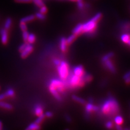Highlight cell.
Segmentation results:
<instances>
[{"mask_svg": "<svg viewBox=\"0 0 130 130\" xmlns=\"http://www.w3.org/2000/svg\"><path fill=\"white\" fill-rule=\"evenodd\" d=\"M99 109L104 115L112 117L116 116L119 112L120 107L116 99L109 96L104 101Z\"/></svg>", "mask_w": 130, "mask_h": 130, "instance_id": "obj_1", "label": "cell"}, {"mask_svg": "<svg viewBox=\"0 0 130 130\" xmlns=\"http://www.w3.org/2000/svg\"><path fill=\"white\" fill-rule=\"evenodd\" d=\"M103 17L101 13H97L95 15L86 22L83 24V34L93 35L95 34L98 26V23Z\"/></svg>", "mask_w": 130, "mask_h": 130, "instance_id": "obj_2", "label": "cell"}, {"mask_svg": "<svg viewBox=\"0 0 130 130\" xmlns=\"http://www.w3.org/2000/svg\"><path fill=\"white\" fill-rule=\"evenodd\" d=\"M86 84L83 77L77 76L73 73H71L68 78L67 84L68 86L72 88L82 87Z\"/></svg>", "mask_w": 130, "mask_h": 130, "instance_id": "obj_3", "label": "cell"}, {"mask_svg": "<svg viewBox=\"0 0 130 130\" xmlns=\"http://www.w3.org/2000/svg\"><path fill=\"white\" fill-rule=\"evenodd\" d=\"M58 72L61 79H66L69 75V66L68 63L62 61H61L60 64L58 66Z\"/></svg>", "mask_w": 130, "mask_h": 130, "instance_id": "obj_4", "label": "cell"}, {"mask_svg": "<svg viewBox=\"0 0 130 130\" xmlns=\"http://www.w3.org/2000/svg\"><path fill=\"white\" fill-rule=\"evenodd\" d=\"M50 85L55 87L58 92L61 93L63 92L65 88V84L63 82L62 79H53L51 81Z\"/></svg>", "mask_w": 130, "mask_h": 130, "instance_id": "obj_5", "label": "cell"}, {"mask_svg": "<svg viewBox=\"0 0 130 130\" xmlns=\"http://www.w3.org/2000/svg\"><path fill=\"white\" fill-rule=\"evenodd\" d=\"M112 58H109L105 60L102 61V63L104 66L105 68H106L109 72L112 73H115L116 72V68L114 64L112 61L111 60Z\"/></svg>", "mask_w": 130, "mask_h": 130, "instance_id": "obj_6", "label": "cell"}, {"mask_svg": "<svg viewBox=\"0 0 130 130\" xmlns=\"http://www.w3.org/2000/svg\"><path fill=\"white\" fill-rule=\"evenodd\" d=\"M86 106H85V112L86 113L90 114L92 112H96L99 111V107L97 106H95L93 104V102L92 101H89L88 103L85 104Z\"/></svg>", "mask_w": 130, "mask_h": 130, "instance_id": "obj_7", "label": "cell"}, {"mask_svg": "<svg viewBox=\"0 0 130 130\" xmlns=\"http://www.w3.org/2000/svg\"><path fill=\"white\" fill-rule=\"evenodd\" d=\"M33 50V46L30 43H27L25 48L21 52V56L22 58H25Z\"/></svg>", "mask_w": 130, "mask_h": 130, "instance_id": "obj_8", "label": "cell"}, {"mask_svg": "<svg viewBox=\"0 0 130 130\" xmlns=\"http://www.w3.org/2000/svg\"><path fill=\"white\" fill-rule=\"evenodd\" d=\"M73 73L74 74L80 77H83L84 75L86 74L84 67L82 66H81V65L76 66L73 68Z\"/></svg>", "mask_w": 130, "mask_h": 130, "instance_id": "obj_9", "label": "cell"}, {"mask_svg": "<svg viewBox=\"0 0 130 130\" xmlns=\"http://www.w3.org/2000/svg\"><path fill=\"white\" fill-rule=\"evenodd\" d=\"M0 34H1V41L3 44H5L8 42V32L7 30L5 28L1 29L0 30Z\"/></svg>", "mask_w": 130, "mask_h": 130, "instance_id": "obj_10", "label": "cell"}, {"mask_svg": "<svg viewBox=\"0 0 130 130\" xmlns=\"http://www.w3.org/2000/svg\"><path fill=\"white\" fill-rule=\"evenodd\" d=\"M49 89H50V92L56 100H58V101L61 100V97L58 91L56 90V89L55 87L51 86V85H49Z\"/></svg>", "mask_w": 130, "mask_h": 130, "instance_id": "obj_11", "label": "cell"}, {"mask_svg": "<svg viewBox=\"0 0 130 130\" xmlns=\"http://www.w3.org/2000/svg\"><path fill=\"white\" fill-rule=\"evenodd\" d=\"M68 44L67 43L66 39L65 38H62L60 39V48L61 51L63 52H66L67 50V47Z\"/></svg>", "mask_w": 130, "mask_h": 130, "instance_id": "obj_12", "label": "cell"}, {"mask_svg": "<svg viewBox=\"0 0 130 130\" xmlns=\"http://www.w3.org/2000/svg\"><path fill=\"white\" fill-rule=\"evenodd\" d=\"M73 34L76 35V36L83 34V24H78L73 30Z\"/></svg>", "mask_w": 130, "mask_h": 130, "instance_id": "obj_13", "label": "cell"}, {"mask_svg": "<svg viewBox=\"0 0 130 130\" xmlns=\"http://www.w3.org/2000/svg\"><path fill=\"white\" fill-rule=\"evenodd\" d=\"M35 18V16L34 15H28L27 16H25L23 18H22L20 20V22H24V23H27L29 22L30 21H33V20Z\"/></svg>", "mask_w": 130, "mask_h": 130, "instance_id": "obj_14", "label": "cell"}, {"mask_svg": "<svg viewBox=\"0 0 130 130\" xmlns=\"http://www.w3.org/2000/svg\"><path fill=\"white\" fill-rule=\"evenodd\" d=\"M34 113L36 116H39L43 113L42 107L39 104H37L34 107Z\"/></svg>", "mask_w": 130, "mask_h": 130, "instance_id": "obj_15", "label": "cell"}, {"mask_svg": "<svg viewBox=\"0 0 130 130\" xmlns=\"http://www.w3.org/2000/svg\"><path fill=\"white\" fill-rule=\"evenodd\" d=\"M0 107L8 109V110H11L13 109V106L9 103L0 100Z\"/></svg>", "mask_w": 130, "mask_h": 130, "instance_id": "obj_16", "label": "cell"}, {"mask_svg": "<svg viewBox=\"0 0 130 130\" xmlns=\"http://www.w3.org/2000/svg\"><path fill=\"white\" fill-rule=\"evenodd\" d=\"M120 39L121 41L124 43L127 44L130 40V34L128 33H124L121 36Z\"/></svg>", "mask_w": 130, "mask_h": 130, "instance_id": "obj_17", "label": "cell"}, {"mask_svg": "<svg viewBox=\"0 0 130 130\" xmlns=\"http://www.w3.org/2000/svg\"><path fill=\"white\" fill-rule=\"evenodd\" d=\"M72 99L73 100H74L77 103H79L83 105H85L86 104V101L85 99L81 98L80 97H79L78 96H76L75 95H73L72 96Z\"/></svg>", "mask_w": 130, "mask_h": 130, "instance_id": "obj_18", "label": "cell"}, {"mask_svg": "<svg viewBox=\"0 0 130 130\" xmlns=\"http://www.w3.org/2000/svg\"><path fill=\"white\" fill-rule=\"evenodd\" d=\"M27 130H35V129H40V126L39 124L34 123H31L28 126V127L26 128Z\"/></svg>", "mask_w": 130, "mask_h": 130, "instance_id": "obj_19", "label": "cell"}, {"mask_svg": "<svg viewBox=\"0 0 130 130\" xmlns=\"http://www.w3.org/2000/svg\"><path fill=\"white\" fill-rule=\"evenodd\" d=\"M35 39H36L35 35L34 34L30 33L28 35V37L27 39V42H28V43H30V44L33 43L35 42Z\"/></svg>", "mask_w": 130, "mask_h": 130, "instance_id": "obj_20", "label": "cell"}, {"mask_svg": "<svg viewBox=\"0 0 130 130\" xmlns=\"http://www.w3.org/2000/svg\"><path fill=\"white\" fill-rule=\"evenodd\" d=\"M115 121L116 125H121L123 123V117L120 116H117L115 118Z\"/></svg>", "mask_w": 130, "mask_h": 130, "instance_id": "obj_21", "label": "cell"}, {"mask_svg": "<svg viewBox=\"0 0 130 130\" xmlns=\"http://www.w3.org/2000/svg\"><path fill=\"white\" fill-rule=\"evenodd\" d=\"M76 36H77L74 34H72L70 36H69L66 39L67 44H71L75 40V39L76 38Z\"/></svg>", "mask_w": 130, "mask_h": 130, "instance_id": "obj_22", "label": "cell"}, {"mask_svg": "<svg viewBox=\"0 0 130 130\" xmlns=\"http://www.w3.org/2000/svg\"><path fill=\"white\" fill-rule=\"evenodd\" d=\"M11 23H12V20L10 18H8L5 23V28L7 30H8L11 27Z\"/></svg>", "mask_w": 130, "mask_h": 130, "instance_id": "obj_23", "label": "cell"}, {"mask_svg": "<svg viewBox=\"0 0 130 130\" xmlns=\"http://www.w3.org/2000/svg\"><path fill=\"white\" fill-rule=\"evenodd\" d=\"M77 2V6L79 9H83L86 7V4L84 2L83 0H78Z\"/></svg>", "mask_w": 130, "mask_h": 130, "instance_id": "obj_24", "label": "cell"}, {"mask_svg": "<svg viewBox=\"0 0 130 130\" xmlns=\"http://www.w3.org/2000/svg\"><path fill=\"white\" fill-rule=\"evenodd\" d=\"M121 28L125 31L130 30V22H125L122 24Z\"/></svg>", "mask_w": 130, "mask_h": 130, "instance_id": "obj_25", "label": "cell"}, {"mask_svg": "<svg viewBox=\"0 0 130 130\" xmlns=\"http://www.w3.org/2000/svg\"><path fill=\"white\" fill-rule=\"evenodd\" d=\"M5 93L7 97H13L15 94L14 89L12 88H8Z\"/></svg>", "mask_w": 130, "mask_h": 130, "instance_id": "obj_26", "label": "cell"}, {"mask_svg": "<svg viewBox=\"0 0 130 130\" xmlns=\"http://www.w3.org/2000/svg\"><path fill=\"white\" fill-rule=\"evenodd\" d=\"M32 2H33L35 5L39 8L44 6V3L43 0H32Z\"/></svg>", "mask_w": 130, "mask_h": 130, "instance_id": "obj_27", "label": "cell"}, {"mask_svg": "<svg viewBox=\"0 0 130 130\" xmlns=\"http://www.w3.org/2000/svg\"><path fill=\"white\" fill-rule=\"evenodd\" d=\"M83 78H84V79L85 81L86 82V83H90L92 80V75L91 74H86V73L84 75V76H83Z\"/></svg>", "mask_w": 130, "mask_h": 130, "instance_id": "obj_28", "label": "cell"}, {"mask_svg": "<svg viewBox=\"0 0 130 130\" xmlns=\"http://www.w3.org/2000/svg\"><path fill=\"white\" fill-rule=\"evenodd\" d=\"M44 117H45V116H44V114H43V113L41 114V115L38 116V118L36 119V120H35V123H37V124H40L41 123V122L43 121V120L44 118Z\"/></svg>", "mask_w": 130, "mask_h": 130, "instance_id": "obj_29", "label": "cell"}, {"mask_svg": "<svg viewBox=\"0 0 130 130\" xmlns=\"http://www.w3.org/2000/svg\"><path fill=\"white\" fill-rule=\"evenodd\" d=\"M35 16V18L41 20H43L46 19V16L44 15V14L41 13L40 12H38V13H36Z\"/></svg>", "mask_w": 130, "mask_h": 130, "instance_id": "obj_30", "label": "cell"}, {"mask_svg": "<svg viewBox=\"0 0 130 130\" xmlns=\"http://www.w3.org/2000/svg\"><path fill=\"white\" fill-rule=\"evenodd\" d=\"M20 29H21V30L22 31L27 30V25H26V23L20 22Z\"/></svg>", "mask_w": 130, "mask_h": 130, "instance_id": "obj_31", "label": "cell"}, {"mask_svg": "<svg viewBox=\"0 0 130 130\" xmlns=\"http://www.w3.org/2000/svg\"><path fill=\"white\" fill-rule=\"evenodd\" d=\"M47 10H48L47 8L45 6H43L42 7H40L39 12H40L41 13L43 14H45L47 12Z\"/></svg>", "mask_w": 130, "mask_h": 130, "instance_id": "obj_32", "label": "cell"}, {"mask_svg": "<svg viewBox=\"0 0 130 130\" xmlns=\"http://www.w3.org/2000/svg\"><path fill=\"white\" fill-rule=\"evenodd\" d=\"M28 35H29V33H28V32L27 30L23 31V32H22V38H23L24 41L27 42V39H28Z\"/></svg>", "mask_w": 130, "mask_h": 130, "instance_id": "obj_33", "label": "cell"}, {"mask_svg": "<svg viewBox=\"0 0 130 130\" xmlns=\"http://www.w3.org/2000/svg\"><path fill=\"white\" fill-rule=\"evenodd\" d=\"M105 126L108 129H111L113 127V123L112 121H107V123L105 124Z\"/></svg>", "mask_w": 130, "mask_h": 130, "instance_id": "obj_34", "label": "cell"}, {"mask_svg": "<svg viewBox=\"0 0 130 130\" xmlns=\"http://www.w3.org/2000/svg\"><path fill=\"white\" fill-rule=\"evenodd\" d=\"M27 43H23V44H22L21 45H20V47H19V51L20 52H21L24 48H25V47H26V46H27Z\"/></svg>", "mask_w": 130, "mask_h": 130, "instance_id": "obj_35", "label": "cell"}, {"mask_svg": "<svg viewBox=\"0 0 130 130\" xmlns=\"http://www.w3.org/2000/svg\"><path fill=\"white\" fill-rule=\"evenodd\" d=\"M15 1L18 3H30L32 2V0H15Z\"/></svg>", "mask_w": 130, "mask_h": 130, "instance_id": "obj_36", "label": "cell"}, {"mask_svg": "<svg viewBox=\"0 0 130 130\" xmlns=\"http://www.w3.org/2000/svg\"><path fill=\"white\" fill-rule=\"evenodd\" d=\"M61 62V61L59 60V59H54L53 60V63L55 65H56V66H59V65L60 64Z\"/></svg>", "mask_w": 130, "mask_h": 130, "instance_id": "obj_37", "label": "cell"}, {"mask_svg": "<svg viewBox=\"0 0 130 130\" xmlns=\"http://www.w3.org/2000/svg\"><path fill=\"white\" fill-rule=\"evenodd\" d=\"M44 116H45V117H46L51 118V117H52L53 116V113H52V112H50V111L46 112L45 113V114H44Z\"/></svg>", "mask_w": 130, "mask_h": 130, "instance_id": "obj_38", "label": "cell"}, {"mask_svg": "<svg viewBox=\"0 0 130 130\" xmlns=\"http://www.w3.org/2000/svg\"><path fill=\"white\" fill-rule=\"evenodd\" d=\"M6 95L5 94V93H1V94H0V100H2L4 99H5L6 98Z\"/></svg>", "mask_w": 130, "mask_h": 130, "instance_id": "obj_39", "label": "cell"}, {"mask_svg": "<svg viewBox=\"0 0 130 130\" xmlns=\"http://www.w3.org/2000/svg\"><path fill=\"white\" fill-rule=\"evenodd\" d=\"M65 119L68 121V122H71V117L68 116V115H66L65 116Z\"/></svg>", "mask_w": 130, "mask_h": 130, "instance_id": "obj_40", "label": "cell"}, {"mask_svg": "<svg viewBox=\"0 0 130 130\" xmlns=\"http://www.w3.org/2000/svg\"><path fill=\"white\" fill-rule=\"evenodd\" d=\"M124 80H125L126 83L127 84H130V76H129L128 78Z\"/></svg>", "mask_w": 130, "mask_h": 130, "instance_id": "obj_41", "label": "cell"}, {"mask_svg": "<svg viewBox=\"0 0 130 130\" xmlns=\"http://www.w3.org/2000/svg\"><path fill=\"white\" fill-rule=\"evenodd\" d=\"M116 128H117V129H119V130H120V129H122V127H121V125H116Z\"/></svg>", "mask_w": 130, "mask_h": 130, "instance_id": "obj_42", "label": "cell"}, {"mask_svg": "<svg viewBox=\"0 0 130 130\" xmlns=\"http://www.w3.org/2000/svg\"><path fill=\"white\" fill-rule=\"evenodd\" d=\"M2 128V122L0 121V129H1Z\"/></svg>", "mask_w": 130, "mask_h": 130, "instance_id": "obj_43", "label": "cell"}, {"mask_svg": "<svg viewBox=\"0 0 130 130\" xmlns=\"http://www.w3.org/2000/svg\"><path fill=\"white\" fill-rule=\"evenodd\" d=\"M68 1H72V2H77L78 1V0H68Z\"/></svg>", "mask_w": 130, "mask_h": 130, "instance_id": "obj_44", "label": "cell"}]
</instances>
